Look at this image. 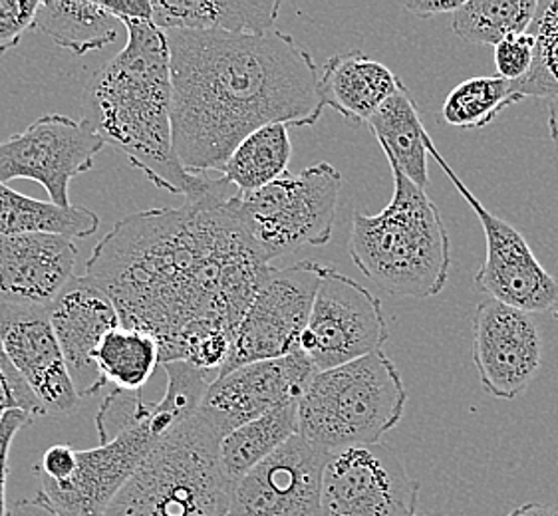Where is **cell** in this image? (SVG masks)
<instances>
[{"label": "cell", "instance_id": "ffe728a7", "mask_svg": "<svg viewBox=\"0 0 558 516\" xmlns=\"http://www.w3.org/2000/svg\"><path fill=\"white\" fill-rule=\"evenodd\" d=\"M318 86L324 108H335L352 125H364L403 82L386 64L352 50L326 60Z\"/></svg>", "mask_w": 558, "mask_h": 516}, {"label": "cell", "instance_id": "1f68e13d", "mask_svg": "<svg viewBox=\"0 0 558 516\" xmlns=\"http://www.w3.org/2000/svg\"><path fill=\"white\" fill-rule=\"evenodd\" d=\"M493 50H495V66L499 72L497 76L513 84L525 78L533 66L535 36L531 33L511 34Z\"/></svg>", "mask_w": 558, "mask_h": 516}, {"label": "cell", "instance_id": "277c9868", "mask_svg": "<svg viewBox=\"0 0 558 516\" xmlns=\"http://www.w3.org/2000/svg\"><path fill=\"white\" fill-rule=\"evenodd\" d=\"M393 197L378 214L354 211L348 250L362 274L400 298H432L451 269L449 233L436 202L391 165Z\"/></svg>", "mask_w": 558, "mask_h": 516}, {"label": "cell", "instance_id": "9c48e42d", "mask_svg": "<svg viewBox=\"0 0 558 516\" xmlns=\"http://www.w3.org/2000/svg\"><path fill=\"white\" fill-rule=\"evenodd\" d=\"M390 337L380 298L332 267H324L301 352L318 371L380 352Z\"/></svg>", "mask_w": 558, "mask_h": 516}, {"label": "cell", "instance_id": "b9f144b4", "mask_svg": "<svg viewBox=\"0 0 558 516\" xmlns=\"http://www.w3.org/2000/svg\"><path fill=\"white\" fill-rule=\"evenodd\" d=\"M412 516H420V515H417V513H413V515H412Z\"/></svg>", "mask_w": 558, "mask_h": 516}, {"label": "cell", "instance_id": "3957f363", "mask_svg": "<svg viewBox=\"0 0 558 516\" xmlns=\"http://www.w3.org/2000/svg\"><path fill=\"white\" fill-rule=\"evenodd\" d=\"M128 45L100 67L82 98L84 122L161 192L197 197L211 187L179 163L171 127V74L166 33L149 21H128Z\"/></svg>", "mask_w": 558, "mask_h": 516}, {"label": "cell", "instance_id": "d6986e66", "mask_svg": "<svg viewBox=\"0 0 558 516\" xmlns=\"http://www.w3.org/2000/svg\"><path fill=\"white\" fill-rule=\"evenodd\" d=\"M76 258L64 236H0V306L46 310L74 279Z\"/></svg>", "mask_w": 558, "mask_h": 516}, {"label": "cell", "instance_id": "ba28073f", "mask_svg": "<svg viewBox=\"0 0 558 516\" xmlns=\"http://www.w3.org/2000/svg\"><path fill=\"white\" fill-rule=\"evenodd\" d=\"M323 272L324 265L314 260H301L284 269L270 267L236 328L231 354L219 376L246 364L301 352L302 332L313 312Z\"/></svg>", "mask_w": 558, "mask_h": 516}, {"label": "cell", "instance_id": "ac0fdd59", "mask_svg": "<svg viewBox=\"0 0 558 516\" xmlns=\"http://www.w3.org/2000/svg\"><path fill=\"white\" fill-rule=\"evenodd\" d=\"M46 312L80 400L96 395L106 382L92 354L108 332L122 325L112 300L84 274L68 282Z\"/></svg>", "mask_w": 558, "mask_h": 516}, {"label": "cell", "instance_id": "4dcf8cb0", "mask_svg": "<svg viewBox=\"0 0 558 516\" xmlns=\"http://www.w3.org/2000/svg\"><path fill=\"white\" fill-rule=\"evenodd\" d=\"M151 411V404L142 400V392H122L113 390L104 402H101L96 427L100 443L112 441L123 429L144 421Z\"/></svg>", "mask_w": 558, "mask_h": 516}, {"label": "cell", "instance_id": "4fadbf2b", "mask_svg": "<svg viewBox=\"0 0 558 516\" xmlns=\"http://www.w3.org/2000/svg\"><path fill=\"white\" fill-rule=\"evenodd\" d=\"M318 370L302 352L246 364L209 383L197 414L223 439L280 405L299 402Z\"/></svg>", "mask_w": 558, "mask_h": 516}, {"label": "cell", "instance_id": "8d00e7d4", "mask_svg": "<svg viewBox=\"0 0 558 516\" xmlns=\"http://www.w3.org/2000/svg\"><path fill=\"white\" fill-rule=\"evenodd\" d=\"M463 2L465 0H413V2H405L403 7L420 19H429L439 14H453Z\"/></svg>", "mask_w": 558, "mask_h": 516}, {"label": "cell", "instance_id": "d4e9b609", "mask_svg": "<svg viewBox=\"0 0 558 516\" xmlns=\"http://www.w3.org/2000/svg\"><path fill=\"white\" fill-rule=\"evenodd\" d=\"M299 433V402L284 404L248 421L219 441V460L227 481L235 484Z\"/></svg>", "mask_w": 558, "mask_h": 516}, {"label": "cell", "instance_id": "d6a6232c", "mask_svg": "<svg viewBox=\"0 0 558 516\" xmlns=\"http://www.w3.org/2000/svg\"><path fill=\"white\" fill-rule=\"evenodd\" d=\"M43 0H0V57L21 42L34 26Z\"/></svg>", "mask_w": 558, "mask_h": 516}, {"label": "cell", "instance_id": "e575fe53", "mask_svg": "<svg viewBox=\"0 0 558 516\" xmlns=\"http://www.w3.org/2000/svg\"><path fill=\"white\" fill-rule=\"evenodd\" d=\"M33 423V417L23 409H11L0 419V516H9L7 483L11 475V447L16 433Z\"/></svg>", "mask_w": 558, "mask_h": 516}, {"label": "cell", "instance_id": "8992f818", "mask_svg": "<svg viewBox=\"0 0 558 516\" xmlns=\"http://www.w3.org/2000/svg\"><path fill=\"white\" fill-rule=\"evenodd\" d=\"M405 404L402 373L380 349L314 376L299 400V435L330 453L380 443Z\"/></svg>", "mask_w": 558, "mask_h": 516}, {"label": "cell", "instance_id": "f546056e", "mask_svg": "<svg viewBox=\"0 0 558 516\" xmlns=\"http://www.w3.org/2000/svg\"><path fill=\"white\" fill-rule=\"evenodd\" d=\"M529 33L535 36V58L525 78L513 82L517 101L558 98V0H538Z\"/></svg>", "mask_w": 558, "mask_h": 516}, {"label": "cell", "instance_id": "30bf717a", "mask_svg": "<svg viewBox=\"0 0 558 516\" xmlns=\"http://www.w3.org/2000/svg\"><path fill=\"white\" fill-rule=\"evenodd\" d=\"M420 483L388 443L332 451L314 516H412Z\"/></svg>", "mask_w": 558, "mask_h": 516}, {"label": "cell", "instance_id": "e0dca14e", "mask_svg": "<svg viewBox=\"0 0 558 516\" xmlns=\"http://www.w3.org/2000/svg\"><path fill=\"white\" fill-rule=\"evenodd\" d=\"M0 349L33 392L43 417L62 419L78 409L82 400L45 308L0 306Z\"/></svg>", "mask_w": 558, "mask_h": 516}, {"label": "cell", "instance_id": "5bb4252c", "mask_svg": "<svg viewBox=\"0 0 558 516\" xmlns=\"http://www.w3.org/2000/svg\"><path fill=\"white\" fill-rule=\"evenodd\" d=\"M156 441L149 411L147 419L123 429L112 441L76 451V467L66 481L38 479V496L58 516H104Z\"/></svg>", "mask_w": 558, "mask_h": 516}, {"label": "cell", "instance_id": "4316f807", "mask_svg": "<svg viewBox=\"0 0 558 516\" xmlns=\"http://www.w3.org/2000/svg\"><path fill=\"white\" fill-rule=\"evenodd\" d=\"M92 361L116 390L142 392L159 366V346L151 334L120 325L104 336Z\"/></svg>", "mask_w": 558, "mask_h": 516}, {"label": "cell", "instance_id": "44dd1931", "mask_svg": "<svg viewBox=\"0 0 558 516\" xmlns=\"http://www.w3.org/2000/svg\"><path fill=\"white\" fill-rule=\"evenodd\" d=\"M159 30L263 34L275 28L279 0H151Z\"/></svg>", "mask_w": 558, "mask_h": 516}, {"label": "cell", "instance_id": "7a4b0ae2", "mask_svg": "<svg viewBox=\"0 0 558 516\" xmlns=\"http://www.w3.org/2000/svg\"><path fill=\"white\" fill-rule=\"evenodd\" d=\"M163 33L173 147L193 175L221 173L233 149L265 125L320 120L318 66L291 34Z\"/></svg>", "mask_w": 558, "mask_h": 516}, {"label": "cell", "instance_id": "74e56055", "mask_svg": "<svg viewBox=\"0 0 558 516\" xmlns=\"http://www.w3.org/2000/svg\"><path fill=\"white\" fill-rule=\"evenodd\" d=\"M9 516H58L50 506L46 505L40 496L19 501L16 505L9 508Z\"/></svg>", "mask_w": 558, "mask_h": 516}, {"label": "cell", "instance_id": "836d02e7", "mask_svg": "<svg viewBox=\"0 0 558 516\" xmlns=\"http://www.w3.org/2000/svg\"><path fill=\"white\" fill-rule=\"evenodd\" d=\"M11 409H23L28 416L43 417V409L34 400L33 392L26 388L19 371L0 349V419Z\"/></svg>", "mask_w": 558, "mask_h": 516}, {"label": "cell", "instance_id": "60d3db41", "mask_svg": "<svg viewBox=\"0 0 558 516\" xmlns=\"http://www.w3.org/2000/svg\"><path fill=\"white\" fill-rule=\"evenodd\" d=\"M555 318H557V320H558V306H557V308H555Z\"/></svg>", "mask_w": 558, "mask_h": 516}, {"label": "cell", "instance_id": "8fae6325", "mask_svg": "<svg viewBox=\"0 0 558 516\" xmlns=\"http://www.w3.org/2000/svg\"><path fill=\"white\" fill-rule=\"evenodd\" d=\"M427 153L436 159L437 165L456 185L459 195L470 202L483 226L487 253L475 272V288L481 294H487L492 300L507 304L526 315L555 310L558 306V282L536 260L525 236L483 207V202L468 189V185L459 180L458 173L437 151L432 137H427Z\"/></svg>", "mask_w": 558, "mask_h": 516}, {"label": "cell", "instance_id": "7402d4cb", "mask_svg": "<svg viewBox=\"0 0 558 516\" xmlns=\"http://www.w3.org/2000/svg\"><path fill=\"white\" fill-rule=\"evenodd\" d=\"M369 132L376 135L388 163L400 169L405 180L427 192V137L420 108L410 90H400L381 103L369 118Z\"/></svg>", "mask_w": 558, "mask_h": 516}, {"label": "cell", "instance_id": "f35d334b", "mask_svg": "<svg viewBox=\"0 0 558 516\" xmlns=\"http://www.w3.org/2000/svg\"><path fill=\"white\" fill-rule=\"evenodd\" d=\"M507 516H558V505L526 503V505L517 506Z\"/></svg>", "mask_w": 558, "mask_h": 516}, {"label": "cell", "instance_id": "6da1fadb", "mask_svg": "<svg viewBox=\"0 0 558 516\" xmlns=\"http://www.w3.org/2000/svg\"><path fill=\"white\" fill-rule=\"evenodd\" d=\"M223 177L181 207L130 214L101 238L86 277L123 328L156 337L159 364L187 361L219 376L270 265L233 211Z\"/></svg>", "mask_w": 558, "mask_h": 516}, {"label": "cell", "instance_id": "2e32d148", "mask_svg": "<svg viewBox=\"0 0 558 516\" xmlns=\"http://www.w3.org/2000/svg\"><path fill=\"white\" fill-rule=\"evenodd\" d=\"M473 361L483 390L492 397H521L543 364V337L533 316L492 298L477 304Z\"/></svg>", "mask_w": 558, "mask_h": 516}, {"label": "cell", "instance_id": "83f0119b", "mask_svg": "<svg viewBox=\"0 0 558 516\" xmlns=\"http://www.w3.org/2000/svg\"><path fill=\"white\" fill-rule=\"evenodd\" d=\"M538 0H465L453 12V33L471 45L495 46L511 34L529 33Z\"/></svg>", "mask_w": 558, "mask_h": 516}, {"label": "cell", "instance_id": "f1b7e54d", "mask_svg": "<svg viewBox=\"0 0 558 516\" xmlns=\"http://www.w3.org/2000/svg\"><path fill=\"white\" fill-rule=\"evenodd\" d=\"M513 103H517V98L511 82L499 76H480L465 79L449 91L441 115L451 127L481 130Z\"/></svg>", "mask_w": 558, "mask_h": 516}, {"label": "cell", "instance_id": "d590c367", "mask_svg": "<svg viewBox=\"0 0 558 516\" xmlns=\"http://www.w3.org/2000/svg\"><path fill=\"white\" fill-rule=\"evenodd\" d=\"M104 9L112 12L120 23L128 21H149L151 23V0H118V2H101Z\"/></svg>", "mask_w": 558, "mask_h": 516}, {"label": "cell", "instance_id": "52a82bcc", "mask_svg": "<svg viewBox=\"0 0 558 516\" xmlns=\"http://www.w3.org/2000/svg\"><path fill=\"white\" fill-rule=\"evenodd\" d=\"M342 173L328 161L284 173L258 192L233 195L231 205L258 257L275 258L302 247H323L335 231Z\"/></svg>", "mask_w": 558, "mask_h": 516}, {"label": "cell", "instance_id": "7c38bea8", "mask_svg": "<svg viewBox=\"0 0 558 516\" xmlns=\"http://www.w3.org/2000/svg\"><path fill=\"white\" fill-rule=\"evenodd\" d=\"M101 149L104 142L84 120L48 113L0 142V183L36 181L50 202L70 207V181L94 168Z\"/></svg>", "mask_w": 558, "mask_h": 516}, {"label": "cell", "instance_id": "603a6c76", "mask_svg": "<svg viewBox=\"0 0 558 516\" xmlns=\"http://www.w3.org/2000/svg\"><path fill=\"white\" fill-rule=\"evenodd\" d=\"M122 26L101 2L43 0L33 28L46 34L60 48L84 57L116 42Z\"/></svg>", "mask_w": 558, "mask_h": 516}, {"label": "cell", "instance_id": "ab89813d", "mask_svg": "<svg viewBox=\"0 0 558 516\" xmlns=\"http://www.w3.org/2000/svg\"><path fill=\"white\" fill-rule=\"evenodd\" d=\"M548 134L558 151V98L548 100Z\"/></svg>", "mask_w": 558, "mask_h": 516}, {"label": "cell", "instance_id": "5b68a950", "mask_svg": "<svg viewBox=\"0 0 558 516\" xmlns=\"http://www.w3.org/2000/svg\"><path fill=\"white\" fill-rule=\"evenodd\" d=\"M219 441L199 414L156 441L104 516H227V481Z\"/></svg>", "mask_w": 558, "mask_h": 516}, {"label": "cell", "instance_id": "cb8c5ba5", "mask_svg": "<svg viewBox=\"0 0 558 516\" xmlns=\"http://www.w3.org/2000/svg\"><path fill=\"white\" fill-rule=\"evenodd\" d=\"M100 219L86 207H58L14 192L0 183V236L57 235L84 241L94 235Z\"/></svg>", "mask_w": 558, "mask_h": 516}, {"label": "cell", "instance_id": "9a60e30c", "mask_svg": "<svg viewBox=\"0 0 558 516\" xmlns=\"http://www.w3.org/2000/svg\"><path fill=\"white\" fill-rule=\"evenodd\" d=\"M328 455L292 435L233 484L227 516H314Z\"/></svg>", "mask_w": 558, "mask_h": 516}, {"label": "cell", "instance_id": "484cf974", "mask_svg": "<svg viewBox=\"0 0 558 516\" xmlns=\"http://www.w3.org/2000/svg\"><path fill=\"white\" fill-rule=\"evenodd\" d=\"M292 158L289 125L272 124L246 135L227 159L221 177L239 195L258 192L289 173Z\"/></svg>", "mask_w": 558, "mask_h": 516}]
</instances>
